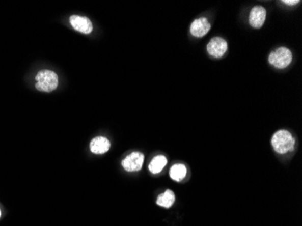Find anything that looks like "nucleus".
<instances>
[{
    "label": "nucleus",
    "mask_w": 302,
    "mask_h": 226,
    "mask_svg": "<svg viewBox=\"0 0 302 226\" xmlns=\"http://www.w3.org/2000/svg\"><path fill=\"white\" fill-rule=\"evenodd\" d=\"M36 88L40 92L51 93L57 89L59 79L57 73L51 70H41L36 76Z\"/></svg>",
    "instance_id": "nucleus-1"
},
{
    "label": "nucleus",
    "mask_w": 302,
    "mask_h": 226,
    "mask_svg": "<svg viewBox=\"0 0 302 226\" xmlns=\"http://www.w3.org/2000/svg\"><path fill=\"white\" fill-rule=\"evenodd\" d=\"M271 145L277 153L285 154L293 150L295 139L289 131L282 129L274 134L271 138Z\"/></svg>",
    "instance_id": "nucleus-2"
},
{
    "label": "nucleus",
    "mask_w": 302,
    "mask_h": 226,
    "mask_svg": "<svg viewBox=\"0 0 302 226\" xmlns=\"http://www.w3.org/2000/svg\"><path fill=\"white\" fill-rule=\"evenodd\" d=\"M292 60V53L286 47H280L270 53L269 63L279 69L286 68Z\"/></svg>",
    "instance_id": "nucleus-3"
},
{
    "label": "nucleus",
    "mask_w": 302,
    "mask_h": 226,
    "mask_svg": "<svg viewBox=\"0 0 302 226\" xmlns=\"http://www.w3.org/2000/svg\"><path fill=\"white\" fill-rule=\"evenodd\" d=\"M144 162V156L141 152H133L126 157L122 161V166L124 170L129 172H135L141 170Z\"/></svg>",
    "instance_id": "nucleus-4"
},
{
    "label": "nucleus",
    "mask_w": 302,
    "mask_h": 226,
    "mask_svg": "<svg viewBox=\"0 0 302 226\" xmlns=\"http://www.w3.org/2000/svg\"><path fill=\"white\" fill-rule=\"evenodd\" d=\"M227 51V43L221 37H214L207 45V52L214 58H221Z\"/></svg>",
    "instance_id": "nucleus-5"
},
{
    "label": "nucleus",
    "mask_w": 302,
    "mask_h": 226,
    "mask_svg": "<svg viewBox=\"0 0 302 226\" xmlns=\"http://www.w3.org/2000/svg\"><path fill=\"white\" fill-rule=\"evenodd\" d=\"M70 23L73 29L83 34H90L93 31V24L91 20L85 16H72L70 17Z\"/></svg>",
    "instance_id": "nucleus-6"
},
{
    "label": "nucleus",
    "mask_w": 302,
    "mask_h": 226,
    "mask_svg": "<svg viewBox=\"0 0 302 226\" xmlns=\"http://www.w3.org/2000/svg\"><path fill=\"white\" fill-rule=\"evenodd\" d=\"M210 29H211V24L206 17H200L196 19L191 24L190 32L194 37H203L209 32Z\"/></svg>",
    "instance_id": "nucleus-7"
},
{
    "label": "nucleus",
    "mask_w": 302,
    "mask_h": 226,
    "mask_svg": "<svg viewBox=\"0 0 302 226\" xmlns=\"http://www.w3.org/2000/svg\"><path fill=\"white\" fill-rule=\"evenodd\" d=\"M266 19L265 8L261 6H256L251 10L249 22L254 29H261Z\"/></svg>",
    "instance_id": "nucleus-8"
},
{
    "label": "nucleus",
    "mask_w": 302,
    "mask_h": 226,
    "mask_svg": "<svg viewBox=\"0 0 302 226\" xmlns=\"http://www.w3.org/2000/svg\"><path fill=\"white\" fill-rule=\"evenodd\" d=\"M111 143L108 138L104 137H97L93 138L91 144L90 149L91 151L94 154H104L109 150Z\"/></svg>",
    "instance_id": "nucleus-9"
},
{
    "label": "nucleus",
    "mask_w": 302,
    "mask_h": 226,
    "mask_svg": "<svg viewBox=\"0 0 302 226\" xmlns=\"http://www.w3.org/2000/svg\"><path fill=\"white\" fill-rule=\"evenodd\" d=\"M175 203V194L171 190H167L164 194H159L157 197V204L159 206L170 208Z\"/></svg>",
    "instance_id": "nucleus-10"
},
{
    "label": "nucleus",
    "mask_w": 302,
    "mask_h": 226,
    "mask_svg": "<svg viewBox=\"0 0 302 226\" xmlns=\"http://www.w3.org/2000/svg\"><path fill=\"white\" fill-rule=\"evenodd\" d=\"M170 176L175 181H182L186 176V167L183 164H176L170 168Z\"/></svg>",
    "instance_id": "nucleus-11"
},
{
    "label": "nucleus",
    "mask_w": 302,
    "mask_h": 226,
    "mask_svg": "<svg viewBox=\"0 0 302 226\" xmlns=\"http://www.w3.org/2000/svg\"><path fill=\"white\" fill-rule=\"evenodd\" d=\"M167 158L164 156H157L149 164V170L152 174H158L167 165Z\"/></svg>",
    "instance_id": "nucleus-12"
},
{
    "label": "nucleus",
    "mask_w": 302,
    "mask_h": 226,
    "mask_svg": "<svg viewBox=\"0 0 302 226\" xmlns=\"http://www.w3.org/2000/svg\"><path fill=\"white\" fill-rule=\"evenodd\" d=\"M283 3H285L286 5H290V6H293V5H297L299 3V1L298 0H293V1H290V0H284Z\"/></svg>",
    "instance_id": "nucleus-13"
},
{
    "label": "nucleus",
    "mask_w": 302,
    "mask_h": 226,
    "mask_svg": "<svg viewBox=\"0 0 302 226\" xmlns=\"http://www.w3.org/2000/svg\"><path fill=\"white\" fill-rule=\"evenodd\" d=\"M0 215H1V211H0Z\"/></svg>",
    "instance_id": "nucleus-14"
}]
</instances>
